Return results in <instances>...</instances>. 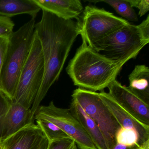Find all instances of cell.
Masks as SVG:
<instances>
[{
    "label": "cell",
    "mask_w": 149,
    "mask_h": 149,
    "mask_svg": "<svg viewBox=\"0 0 149 149\" xmlns=\"http://www.w3.org/2000/svg\"><path fill=\"white\" fill-rule=\"evenodd\" d=\"M35 31L41 45L44 74L40 88L31 108L35 114L51 86L58 80L77 37L80 35L77 22L65 20L42 10Z\"/></svg>",
    "instance_id": "1"
},
{
    "label": "cell",
    "mask_w": 149,
    "mask_h": 149,
    "mask_svg": "<svg viewBox=\"0 0 149 149\" xmlns=\"http://www.w3.org/2000/svg\"><path fill=\"white\" fill-rule=\"evenodd\" d=\"M142 36L147 41L149 42V15H148L146 19L138 25Z\"/></svg>",
    "instance_id": "25"
},
{
    "label": "cell",
    "mask_w": 149,
    "mask_h": 149,
    "mask_svg": "<svg viewBox=\"0 0 149 149\" xmlns=\"http://www.w3.org/2000/svg\"><path fill=\"white\" fill-rule=\"evenodd\" d=\"M149 42L144 38L138 26L129 23L102 39L93 49L102 52L113 61H126L136 57Z\"/></svg>",
    "instance_id": "4"
},
{
    "label": "cell",
    "mask_w": 149,
    "mask_h": 149,
    "mask_svg": "<svg viewBox=\"0 0 149 149\" xmlns=\"http://www.w3.org/2000/svg\"><path fill=\"white\" fill-rule=\"evenodd\" d=\"M12 103V100L0 90V141H1L6 116Z\"/></svg>",
    "instance_id": "20"
},
{
    "label": "cell",
    "mask_w": 149,
    "mask_h": 149,
    "mask_svg": "<svg viewBox=\"0 0 149 149\" xmlns=\"http://www.w3.org/2000/svg\"><path fill=\"white\" fill-rule=\"evenodd\" d=\"M49 144V141L47 138L45 136V138L43 139L42 143L41 144L38 149H47Z\"/></svg>",
    "instance_id": "27"
},
{
    "label": "cell",
    "mask_w": 149,
    "mask_h": 149,
    "mask_svg": "<svg viewBox=\"0 0 149 149\" xmlns=\"http://www.w3.org/2000/svg\"><path fill=\"white\" fill-rule=\"evenodd\" d=\"M72 97L96 124L108 149H112L116 143V133L121 126L102 101L99 93L78 88L74 91Z\"/></svg>",
    "instance_id": "7"
},
{
    "label": "cell",
    "mask_w": 149,
    "mask_h": 149,
    "mask_svg": "<svg viewBox=\"0 0 149 149\" xmlns=\"http://www.w3.org/2000/svg\"><path fill=\"white\" fill-rule=\"evenodd\" d=\"M112 149H139V146L135 144L133 145H124L116 143Z\"/></svg>",
    "instance_id": "26"
},
{
    "label": "cell",
    "mask_w": 149,
    "mask_h": 149,
    "mask_svg": "<svg viewBox=\"0 0 149 149\" xmlns=\"http://www.w3.org/2000/svg\"><path fill=\"white\" fill-rule=\"evenodd\" d=\"M35 19L24 24L8 38V43L0 73V90L13 101L18 81L32 47Z\"/></svg>",
    "instance_id": "3"
},
{
    "label": "cell",
    "mask_w": 149,
    "mask_h": 149,
    "mask_svg": "<svg viewBox=\"0 0 149 149\" xmlns=\"http://www.w3.org/2000/svg\"><path fill=\"white\" fill-rule=\"evenodd\" d=\"M35 120H36L37 125L41 129L49 142L70 138L58 126L49 121L36 117H35Z\"/></svg>",
    "instance_id": "18"
},
{
    "label": "cell",
    "mask_w": 149,
    "mask_h": 149,
    "mask_svg": "<svg viewBox=\"0 0 149 149\" xmlns=\"http://www.w3.org/2000/svg\"><path fill=\"white\" fill-rule=\"evenodd\" d=\"M8 38L6 37H0V73L8 45Z\"/></svg>",
    "instance_id": "24"
},
{
    "label": "cell",
    "mask_w": 149,
    "mask_h": 149,
    "mask_svg": "<svg viewBox=\"0 0 149 149\" xmlns=\"http://www.w3.org/2000/svg\"><path fill=\"white\" fill-rule=\"evenodd\" d=\"M99 96L122 128L134 130L139 137V146L149 140V125L139 122L121 107L109 94L102 91Z\"/></svg>",
    "instance_id": "10"
},
{
    "label": "cell",
    "mask_w": 149,
    "mask_h": 149,
    "mask_svg": "<svg viewBox=\"0 0 149 149\" xmlns=\"http://www.w3.org/2000/svg\"><path fill=\"white\" fill-rule=\"evenodd\" d=\"M15 24L11 18L0 15V37L9 38L13 33Z\"/></svg>",
    "instance_id": "21"
},
{
    "label": "cell",
    "mask_w": 149,
    "mask_h": 149,
    "mask_svg": "<svg viewBox=\"0 0 149 149\" xmlns=\"http://www.w3.org/2000/svg\"><path fill=\"white\" fill-rule=\"evenodd\" d=\"M41 10L65 20L78 19L84 10L79 0H33Z\"/></svg>",
    "instance_id": "13"
},
{
    "label": "cell",
    "mask_w": 149,
    "mask_h": 149,
    "mask_svg": "<svg viewBox=\"0 0 149 149\" xmlns=\"http://www.w3.org/2000/svg\"><path fill=\"white\" fill-rule=\"evenodd\" d=\"M139 149H149V140L139 146Z\"/></svg>",
    "instance_id": "28"
},
{
    "label": "cell",
    "mask_w": 149,
    "mask_h": 149,
    "mask_svg": "<svg viewBox=\"0 0 149 149\" xmlns=\"http://www.w3.org/2000/svg\"><path fill=\"white\" fill-rule=\"evenodd\" d=\"M128 77V88L149 102V68L145 65H136Z\"/></svg>",
    "instance_id": "16"
},
{
    "label": "cell",
    "mask_w": 149,
    "mask_h": 149,
    "mask_svg": "<svg viewBox=\"0 0 149 149\" xmlns=\"http://www.w3.org/2000/svg\"><path fill=\"white\" fill-rule=\"evenodd\" d=\"M109 94L121 107L144 124L149 125V102L116 80L108 87Z\"/></svg>",
    "instance_id": "9"
},
{
    "label": "cell",
    "mask_w": 149,
    "mask_h": 149,
    "mask_svg": "<svg viewBox=\"0 0 149 149\" xmlns=\"http://www.w3.org/2000/svg\"><path fill=\"white\" fill-rule=\"evenodd\" d=\"M35 115L31 109H27L12 101L6 116L1 141L22 129L34 123Z\"/></svg>",
    "instance_id": "12"
},
{
    "label": "cell",
    "mask_w": 149,
    "mask_h": 149,
    "mask_svg": "<svg viewBox=\"0 0 149 149\" xmlns=\"http://www.w3.org/2000/svg\"><path fill=\"white\" fill-rule=\"evenodd\" d=\"M45 136L37 125H31L1 141L4 149H38Z\"/></svg>",
    "instance_id": "11"
},
{
    "label": "cell",
    "mask_w": 149,
    "mask_h": 149,
    "mask_svg": "<svg viewBox=\"0 0 149 149\" xmlns=\"http://www.w3.org/2000/svg\"><path fill=\"white\" fill-rule=\"evenodd\" d=\"M35 117L55 125L74 140L79 149H97L80 122L69 109L56 107L51 101L49 105L40 106Z\"/></svg>",
    "instance_id": "8"
},
{
    "label": "cell",
    "mask_w": 149,
    "mask_h": 149,
    "mask_svg": "<svg viewBox=\"0 0 149 149\" xmlns=\"http://www.w3.org/2000/svg\"><path fill=\"white\" fill-rule=\"evenodd\" d=\"M128 1L132 8L138 9L139 15L140 17L144 15L149 11V0H128Z\"/></svg>",
    "instance_id": "23"
},
{
    "label": "cell",
    "mask_w": 149,
    "mask_h": 149,
    "mask_svg": "<svg viewBox=\"0 0 149 149\" xmlns=\"http://www.w3.org/2000/svg\"><path fill=\"white\" fill-rule=\"evenodd\" d=\"M44 74L41 45L35 31L31 50L21 73L13 102L31 109L42 84Z\"/></svg>",
    "instance_id": "5"
},
{
    "label": "cell",
    "mask_w": 149,
    "mask_h": 149,
    "mask_svg": "<svg viewBox=\"0 0 149 149\" xmlns=\"http://www.w3.org/2000/svg\"><path fill=\"white\" fill-rule=\"evenodd\" d=\"M41 10L33 0H0V15L11 18L22 14L35 19Z\"/></svg>",
    "instance_id": "15"
},
{
    "label": "cell",
    "mask_w": 149,
    "mask_h": 149,
    "mask_svg": "<svg viewBox=\"0 0 149 149\" xmlns=\"http://www.w3.org/2000/svg\"><path fill=\"white\" fill-rule=\"evenodd\" d=\"M77 119L93 142L97 149H109L100 129L80 104L72 99L69 109Z\"/></svg>",
    "instance_id": "14"
},
{
    "label": "cell",
    "mask_w": 149,
    "mask_h": 149,
    "mask_svg": "<svg viewBox=\"0 0 149 149\" xmlns=\"http://www.w3.org/2000/svg\"><path fill=\"white\" fill-rule=\"evenodd\" d=\"M47 149H78L75 142L70 138L49 142Z\"/></svg>",
    "instance_id": "22"
},
{
    "label": "cell",
    "mask_w": 149,
    "mask_h": 149,
    "mask_svg": "<svg viewBox=\"0 0 149 149\" xmlns=\"http://www.w3.org/2000/svg\"><path fill=\"white\" fill-rule=\"evenodd\" d=\"M77 20L82 41L92 49L102 39L129 23L103 8L90 5L85 7Z\"/></svg>",
    "instance_id": "6"
},
{
    "label": "cell",
    "mask_w": 149,
    "mask_h": 149,
    "mask_svg": "<svg viewBox=\"0 0 149 149\" xmlns=\"http://www.w3.org/2000/svg\"><path fill=\"white\" fill-rule=\"evenodd\" d=\"M116 143L124 145H138V136L134 130L120 127L116 133Z\"/></svg>",
    "instance_id": "19"
},
{
    "label": "cell",
    "mask_w": 149,
    "mask_h": 149,
    "mask_svg": "<svg viewBox=\"0 0 149 149\" xmlns=\"http://www.w3.org/2000/svg\"><path fill=\"white\" fill-rule=\"evenodd\" d=\"M126 62L109 59L82 41L66 71L75 86L94 92L102 91L116 80Z\"/></svg>",
    "instance_id": "2"
},
{
    "label": "cell",
    "mask_w": 149,
    "mask_h": 149,
    "mask_svg": "<svg viewBox=\"0 0 149 149\" xmlns=\"http://www.w3.org/2000/svg\"><path fill=\"white\" fill-rule=\"evenodd\" d=\"M90 2L106 3L113 8L118 15L128 22H136L138 20L137 15L128 0H100Z\"/></svg>",
    "instance_id": "17"
},
{
    "label": "cell",
    "mask_w": 149,
    "mask_h": 149,
    "mask_svg": "<svg viewBox=\"0 0 149 149\" xmlns=\"http://www.w3.org/2000/svg\"><path fill=\"white\" fill-rule=\"evenodd\" d=\"M0 149H4V147H3V144H2L1 141H0Z\"/></svg>",
    "instance_id": "29"
}]
</instances>
